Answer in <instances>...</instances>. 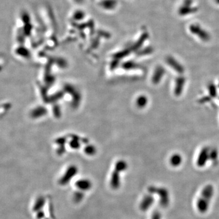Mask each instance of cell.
Here are the masks:
<instances>
[{
	"label": "cell",
	"instance_id": "7c38bea8",
	"mask_svg": "<svg viewBox=\"0 0 219 219\" xmlns=\"http://www.w3.org/2000/svg\"><path fill=\"white\" fill-rule=\"evenodd\" d=\"M182 162L181 157L179 154H174L170 159V163L171 165L174 167H177L181 164Z\"/></svg>",
	"mask_w": 219,
	"mask_h": 219
},
{
	"label": "cell",
	"instance_id": "2e32d148",
	"mask_svg": "<svg viewBox=\"0 0 219 219\" xmlns=\"http://www.w3.org/2000/svg\"><path fill=\"white\" fill-rule=\"evenodd\" d=\"M126 168H127L126 164L124 161H120V162L116 164V170L120 172H121V171H124V170L126 169Z\"/></svg>",
	"mask_w": 219,
	"mask_h": 219
},
{
	"label": "cell",
	"instance_id": "44dd1931",
	"mask_svg": "<svg viewBox=\"0 0 219 219\" xmlns=\"http://www.w3.org/2000/svg\"></svg>",
	"mask_w": 219,
	"mask_h": 219
},
{
	"label": "cell",
	"instance_id": "7a4b0ae2",
	"mask_svg": "<svg viewBox=\"0 0 219 219\" xmlns=\"http://www.w3.org/2000/svg\"><path fill=\"white\" fill-rule=\"evenodd\" d=\"M77 172V169L75 166H71L59 179V184L61 186H65L70 183L71 179L76 175Z\"/></svg>",
	"mask_w": 219,
	"mask_h": 219
},
{
	"label": "cell",
	"instance_id": "5bb4252c",
	"mask_svg": "<svg viewBox=\"0 0 219 219\" xmlns=\"http://www.w3.org/2000/svg\"><path fill=\"white\" fill-rule=\"evenodd\" d=\"M199 29H201L197 28L196 27H195V26H194V27L193 28V29H192V31L193 32H194V33L197 34V35H199V34H200L199 36L200 38H201L203 40H208V39L209 38V37H208V35H207V34H206V33H205V32H204L203 30H199Z\"/></svg>",
	"mask_w": 219,
	"mask_h": 219
},
{
	"label": "cell",
	"instance_id": "52a82bcc",
	"mask_svg": "<svg viewBox=\"0 0 219 219\" xmlns=\"http://www.w3.org/2000/svg\"><path fill=\"white\" fill-rule=\"evenodd\" d=\"M209 202L208 200L205 199L201 197L199 199L197 202V207L199 211L201 213L206 212L208 209Z\"/></svg>",
	"mask_w": 219,
	"mask_h": 219
},
{
	"label": "cell",
	"instance_id": "d6986e66",
	"mask_svg": "<svg viewBox=\"0 0 219 219\" xmlns=\"http://www.w3.org/2000/svg\"><path fill=\"white\" fill-rule=\"evenodd\" d=\"M161 214L159 213L158 211H155L153 213L151 219H161Z\"/></svg>",
	"mask_w": 219,
	"mask_h": 219
},
{
	"label": "cell",
	"instance_id": "8992f818",
	"mask_svg": "<svg viewBox=\"0 0 219 219\" xmlns=\"http://www.w3.org/2000/svg\"><path fill=\"white\" fill-rule=\"evenodd\" d=\"M120 185V173L119 172L115 170L114 171L110 179V186L114 189H118Z\"/></svg>",
	"mask_w": 219,
	"mask_h": 219
},
{
	"label": "cell",
	"instance_id": "ba28073f",
	"mask_svg": "<svg viewBox=\"0 0 219 219\" xmlns=\"http://www.w3.org/2000/svg\"><path fill=\"white\" fill-rule=\"evenodd\" d=\"M213 192H214V189L212 186L211 184L207 185L202 190L201 197L208 200L209 201L212 197Z\"/></svg>",
	"mask_w": 219,
	"mask_h": 219
},
{
	"label": "cell",
	"instance_id": "9c48e42d",
	"mask_svg": "<svg viewBox=\"0 0 219 219\" xmlns=\"http://www.w3.org/2000/svg\"><path fill=\"white\" fill-rule=\"evenodd\" d=\"M167 62L168 65L170 66L173 69L175 70L176 71L179 72H183L184 69L183 67L179 64V63L176 60H175L174 58L169 57L167 59Z\"/></svg>",
	"mask_w": 219,
	"mask_h": 219
},
{
	"label": "cell",
	"instance_id": "277c9868",
	"mask_svg": "<svg viewBox=\"0 0 219 219\" xmlns=\"http://www.w3.org/2000/svg\"><path fill=\"white\" fill-rule=\"evenodd\" d=\"M209 158V152L207 148H204L199 154L197 159V165L199 167H203L205 165L208 159Z\"/></svg>",
	"mask_w": 219,
	"mask_h": 219
},
{
	"label": "cell",
	"instance_id": "9a60e30c",
	"mask_svg": "<svg viewBox=\"0 0 219 219\" xmlns=\"http://www.w3.org/2000/svg\"><path fill=\"white\" fill-rule=\"evenodd\" d=\"M157 74H155V76H154V79L155 82H158L159 80L161 79L162 76L164 74V70H163L162 67H159L157 70Z\"/></svg>",
	"mask_w": 219,
	"mask_h": 219
},
{
	"label": "cell",
	"instance_id": "30bf717a",
	"mask_svg": "<svg viewBox=\"0 0 219 219\" xmlns=\"http://www.w3.org/2000/svg\"><path fill=\"white\" fill-rule=\"evenodd\" d=\"M186 79L183 77H177L176 80V84L175 87V94L176 95H179L181 93V91L183 89Z\"/></svg>",
	"mask_w": 219,
	"mask_h": 219
},
{
	"label": "cell",
	"instance_id": "4fadbf2b",
	"mask_svg": "<svg viewBox=\"0 0 219 219\" xmlns=\"http://www.w3.org/2000/svg\"><path fill=\"white\" fill-rule=\"evenodd\" d=\"M84 198L83 191L77 190L73 195V200L75 203H80Z\"/></svg>",
	"mask_w": 219,
	"mask_h": 219
},
{
	"label": "cell",
	"instance_id": "3957f363",
	"mask_svg": "<svg viewBox=\"0 0 219 219\" xmlns=\"http://www.w3.org/2000/svg\"><path fill=\"white\" fill-rule=\"evenodd\" d=\"M154 199L151 195H147L144 196L140 203V208L143 212L147 211L152 206L153 203Z\"/></svg>",
	"mask_w": 219,
	"mask_h": 219
},
{
	"label": "cell",
	"instance_id": "8fae6325",
	"mask_svg": "<svg viewBox=\"0 0 219 219\" xmlns=\"http://www.w3.org/2000/svg\"><path fill=\"white\" fill-rule=\"evenodd\" d=\"M45 203H46L45 198L43 196L39 197L35 203V205L34 206V211H40L45 206Z\"/></svg>",
	"mask_w": 219,
	"mask_h": 219
},
{
	"label": "cell",
	"instance_id": "e0dca14e",
	"mask_svg": "<svg viewBox=\"0 0 219 219\" xmlns=\"http://www.w3.org/2000/svg\"><path fill=\"white\" fill-rule=\"evenodd\" d=\"M218 157V153L216 150H212L209 152V158L212 161H216Z\"/></svg>",
	"mask_w": 219,
	"mask_h": 219
},
{
	"label": "cell",
	"instance_id": "ac0fdd59",
	"mask_svg": "<svg viewBox=\"0 0 219 219\" xmlns=\"http://www.w3.org/2000/svg\"><path fill=\"white\" fill-rule=\"evenodd\" d=\"M209 90L210 91V93H211V95L212 96H215L216 95V88H215V87L211 84L209 86Z\"/></svg>",
	"mask_w": 219,
	"mask_h": 219
},
{
	"label": "cell",
	"instance_id": "6da1fadb",
	"mask_svg": "<svg viewBox=\"0 0 219 219\" xmlns=\"http://www.w3.org/2000/svg\"><path fill=\"white\" fill-rule=\"evenodd\" d=\"M150 194H157L159 197L160 205L163 208H166L169 204V197L168 190L163 188L150 186L148 188Z\"/></svg>",
	"mask_w": 219,
	"mask_h": 219
},
{
	"label": "cell",
	"instance_id": "ffe728a7",
	"mask_svg": "<svg viewBox=\"0 0 219 219\" xmlns=\"http://www.w3.org/2000/svg\"><path fill=\"white\" fill-rule=\"evenodd\" d=\"M37 217L38 219H44V217H45V212L43 211L40 210L39 211H38Z\"/></svg>",
	"mask_w": 219,
	"mask_h": 219
},
{
	"label": "cell",
	"instance_id": "5b68a950",
	"mask_svg": "<svg viewBox=\"0 0 219 219\" xmlns=\"http://www.w3.org/2000/svg\"><path fill=\"white\" fill-rule=\"evenodd\" d=\"M77 188L82 191L90 190L92 187V183L89 179H80L77 181L75 183Z\"/></svg>",
	"mask_w": 219,
	"mask_h": 219
}]
</instances>
